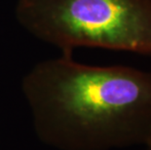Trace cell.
<instances>
[{
    "label": "cell",
    "mask_w": 151,
    "mask_h": 150,
    "mask_svg": "<svg viewBox=\"0 0 151 150\" xmlns=\"http://www.w3.org/2000/svg\"><path fill=\"white\" fill-rule=\"evenodd\" d=\"M144 147H145V150H151V142L149 143V144L145 145Z\"/></svg>",
    "instance_id": "3957f363"
},
{
    "label": "cell",
    "mask_w": 151,
    "mask_h": 150,
    "mask_svg": "<svg viewBox=\"0 0 151 150\" xmlns=\"http://www.w3.org/2000/svg\"><path fill=\"white\" fill-rule=\"evenodd\" d=\"M15 15L63 55L88 47L151 57V0H18Z\"/></svg>",
    "instance_id": "7a4b0ae2"
},
{
    "label": "cell",
    "mask_w": 151,
    "mask_h": 150,
    "mask_svg": "<svg viewBox=\"0 0 151 150\" xmlns=\"http://www.w3.org/2000/svg\"><path fill=\"white\" fill-rule=\"evenodd\" d=\"M22 91L38 138L52 147L110 150L151 142V71L62 55L36 63Z\"/></svg>",
    "instance_id": "6da1fadb"
}]
</instances>
